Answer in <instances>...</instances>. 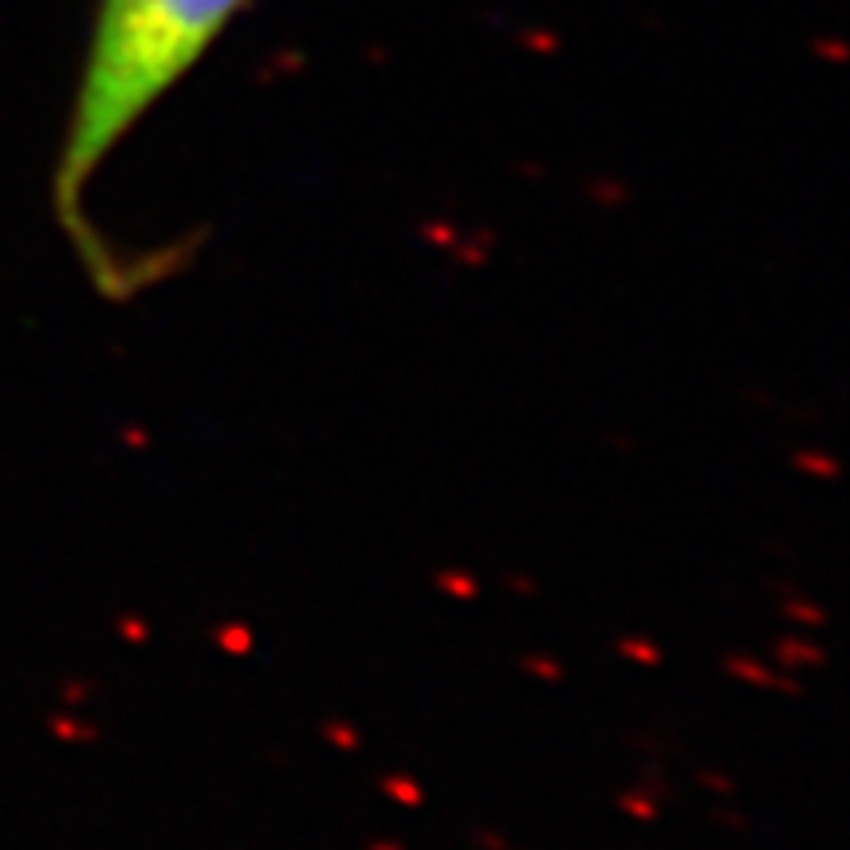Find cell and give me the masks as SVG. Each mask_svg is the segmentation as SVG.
<instances>
[{"label": "cell", "instance_id": "cell-1", "mask_svg": "<svg viewBox=\"0 0 850 850\" xmlns=\"http://www.w3.org/2000/svg\"><path fill=\"white\" fill-rule=\"evenodd\" d=\"M252 0H95L63 143L52 165V213L95 287L123 296L119 268L95 221L87 189L146 114L213 52Z\"/></svg>", "mask_w": 850, "mask_h": 850}]
</instances>
